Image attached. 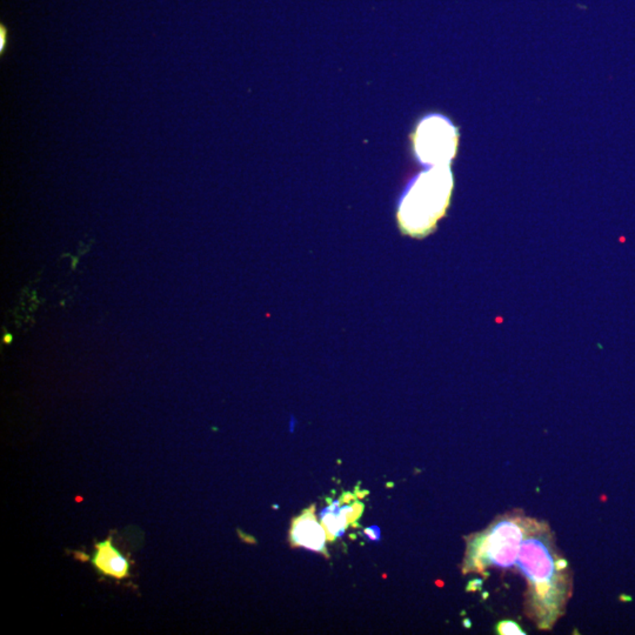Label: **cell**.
Here are the masks:
<instances>
[{
	"instance_id": "obj_1",
	"label": "cell",
	"mask_w": 635,
	"mask_h": 635,
	"mask_svg": "<svg viewBox=\"0 0 635 635\" xmlns=\"http://www.w3.org/2000/svg\"><path fill=\"white\" fill-rule=\"evenodd\" d=\"M513 570L526 582L525 616L540 631H550L566 613L573 574L545 520L531 516Z\"/></svg>"
},
{
	"instance_id": "obj_2",
	"label": "cell",
	"mask_w": 635,
	"mask_h": 635,
	"mask_svg": "<svg viewBox=\"0 0 635 635\" xmlns=\"http://www.w3.org/2000/svg\"><path fill=\"white\" fill-rule=\"evenodd\" d=\"M530 520L523 509H512L496 516L482 531L465 536L462 573L513 570Z\"/></svg>"
},
{
	"instance_id": "obj_3",
	"label": "cell",
	"mask_w": 635,
	"mask_h": 635,
	"mask_svg": "<svg viewBox=\"0 0 635 635\" xmlns=\"http://www.w3.org/2000/svg\"><path fill=\"white\" fill-rule=\"evenodd\" d=\"M452 189L450 166H433L420 173L405 193L398 212L403 231L413 237L428 235L445 214Z\"/></svg>"
},
{
	"instance_id": "obj_4",
	"label": "cell",
	"mask_w": 635,
	"mask_h": 635,
	"mask_svg": "<svg viewBox=\"0 0 635 635\" xmlns=\"http://www.w3.org/2000/svg\"><path fill=\"white\" fill-rule=\"evenodd\" d=\"M458 143V128L441 115L425 117L413 135L416 158L428 167L450 166L457 154Z\"/></svg>"
},
{
	"instance_id": "obj_5",
	"label": "cell",
	"mask_w": 635,
	"mask_h": 635,
	"mask_svg": "<svg viewBox=\"0 0 635 635\" xmlns=\"http://www.w3.org/2000/svg\"><path fill=\"white\" fill-rule=\"evenodd\" d=\"M289 540L293 546L304 547L313 552L326 553L325 546L328 535L323 525L319 524L314 516V508L306 509L292 523Z\"/></svg>"
},
{
	"instance_id": "obj_6",
	"label": "cell",
	"mask_w": 635,
	"mask_h": 635,
	"mask_svg": "<svg viewBox=\"0 0 635 635\" xmlns=\"http://www.w3.org/2000/svg\"><path fill=\"white\" fill-rule=\"evenodd\" d=\"M91 562L99 573L106 577L119 582L130 577V561L113 545L112 538L96 543Z\"/></svg>"
},
{
	"instance_id": "obj_7",
	"label": "cell",
	"mask_w": 635,
	"mask_h": 635,
	"mask_svg": "<svg viewBox=\"0 0 635 635\" xmlns=\"http://www.w3.org/2000/svg\"><path fill=\"white\" fill-rule=\"evenodd\" d=\"M340 502L341 501L335 500L319 513L321 525L326 531L328 541H335V539L341 538L350 525L348 520L344 514Z\"/></svg>"
},
{
	"instance_id": "obj_8",
	"label": "cell",
	"mask_w": 635,
	"mask_h": 635,
	"mask_svg": "<svg viewBox=\"0 0 635 635\" xmlns=\"http://www.w3.org/2000/svg\"><path fill=\"white\" fill-rule=\"evenodd\" d=\"M497 632L499 634L511 635V634H525L523 628L516 624V621L512 620H502L497 625Z\"/></svg>"
},
{
	"instance_id": "obj_9",
	"label": "cell",
	"mask_w": 635,
	"mask_h": 635,
	"mask_svg": "<svg viewBox=\"0 0 635 635\" xmlns=\"http://www.w3.org/2000/svg\"><path fill=\"white\" fill-rule=\"evenodd\" d=\"M362 533L365 535L366 539L370 540V541H379L381 538L380 530L378 526H371V527L365 528Z\"/></svg>"
},
{
	"instance_id": "obj_10",
	"label": "cell",
	"mask_w": 635,
	"mask_h": 635,
	"mask_svg": "<svg viewBox=\"0 0 635 635\" xmlns=\"http://www.w3.org/2000/svg\"><path fill=\"white\" fill-rule=\"evenodd\" d=\"M4 44H6V28L1 26V51H4Z\"/></svg>"
}]
</instances>
